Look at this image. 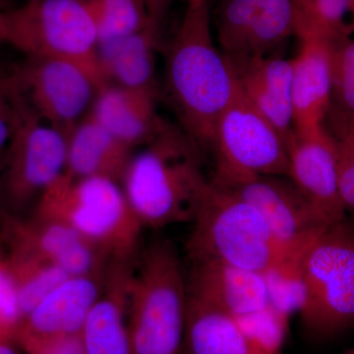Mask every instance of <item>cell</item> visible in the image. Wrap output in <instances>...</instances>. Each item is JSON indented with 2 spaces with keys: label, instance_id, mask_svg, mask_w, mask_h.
Instances as JSON below:
<instances>
[{
  "label": "cell",
  "instance_id": "1",
  "mask_svg": "<svg viewBox=\"0 0 354 354\" xmlns=\"http://www.w3.org/2000/svg\"><path fill=\"white\" fill-rule=\"evenodd\" d=\"M239 92L230 60L214 43L208 0L188 4L165 50V95L178 127L200 148L211 147L216 122Z\"/></svg>",
  "mask_w": 354,
  "mask_h": 354
},
{
  "label": "cell",
  "instance_id": "2",
  "mask_svg": "<svg viewBox=\"0 0 354 354\" xmlns=\"http://www.w3.org/2000/svg\"><path fill=\"white\" fill-rule=\"evenodd\" d=\"M144 227L192 223L211 186L203 171L201 148L169 124L133 153L120 181Z\"/></svg>",
  "mask_w": 354,
  "mask_h": 354
},
{
  "label": "cell",
  "instance_id": "3",
  "mask_svg": "<svg viewBox=\"0 0 354 354\" xmlns=\"http://www.w3.org/2000/svg\"><path fill=\"white\" fill-rule=\"evenodd\" d=\"M32 216L71 227L111 262L138 256L144 227L120 183L111 179L64 172L44 191Z\"/></svg>",
  "mask_w": 354,
  "mask_h": 354
},
{
  "label": "cell",
  "instance_id": "4",
  "mask_svg": "<svg viewBox=\"0 0 354 354\" xmlns=\"http://www.w3.org/2000/svg\"><path fill=\"white\" fill-rule=\"evenodd\" d=\"M187 278L169 241L147 246L133 264L127 320L133 354H183Z\"/></svg>",
  "mask_w": 354,
  "mask_h": 354
},
{
  "label": "cell",
  "instance_id": "5",
  "mask_svg": "<svg viewBox=\"0 0 354 354\" xmlns=\"http://www.w3.org/2000/svg\"><path fill=\"white\" fill-rule=\"evenodd\" d=\"M191 223L187 252L192 263L209 261L265 274L301 249L281 244L257 209L212 183Z\"/></svg>",
  "mask_w": 354,
  "mask_h": 354
},
{
  "label": "cell",
  "instance_id": "6",
  "mask_svg": "<svg viewBox=\"0 0 354 354\" xmlns=\"http://www.w3.org/2000/svg\"><path fill=\"white\" fill-rule=\"evenodd\" d=\"M0 37L26 57L67 60L82 67L99 88L97 36L82 0H27L0 11Z\"/></svg>",
  "mask_w": 354,
  "mask_h": 354
},
{
  "label": "cell",
  "instance_id": "7",
  "mask_svg": "<svg viewBox=\"0 0 354 354\" xmlns=\"http://www.w3.org/2000/svg\"><path fill=\"white\" fill-rule=\"evenodd\" d=\"M304 299L299 310L310 334L328 337L354 325V225L324 230L302 256Z\"/></svg>",
  "mask_w": 354,
  "mask_h": 354
},
{
  "label": "cell",
  "instance_id": "8",
  "mask_svg": "<svg viewBox=\"0 0 354 354\" xmlns=\"http://www.w3.org/2000/svg\"><path fill=\"white\" fill-rule=\"evenodd\" d=\"M18 97L19 118L4 153L0 193L7 214L23 216L65 171L67 136L39 120Z\"/></svg>",
  "mask_w": 354,
  "mask_h": 354
},
{
  "label": "cell",
  "instance_id": "9",
  "mask_svg": "<svg viewBox=\"0 0 354 354\" xmlns=\"http://www.w3.org/2000/svg\"><path fill=\"white\" fill-rule=\"evenodd\" d=\"M211 147L216 153L213 178L288 176L285 138L241 90L216 122Z\"/></svg>",
  "mask_w": 354,
  "mask_h": 354
},
{
  "label": "cell",
  "instance_id": "10",
  "mask_svg": "<svg viewBox=\"0 0 354 354\" xmlns=\"http://www.w3.org/2000/svg\"><path fill=\"white\" fill-rule=\"evenodd\" d=\"M10 76L32 113L65 136L87 115L100 90L82 67L67 60L26 57Z\"/></svg>",
  "mask_w": 354,
  "mask_h": 354
},
{
  "label": "cell",
  "instance_id": "11",
  "mask_svg": "<svg viewBox=\"0 0 354 354\" xmlns=\"http://www.w3.org/2000/svg\"><path fill=\"white\" fill-rule=\"evenodd\" d=\"M214 22L230 59L270 55L295 36L297 0H220Z\"/></svg>",
  "mask_w": 354,
  "mask_h": 354
},
{
  "label": "cell",
  "instance_id": "12",
  "mask_svg": "<svg viewBox=\"0 0 354 354\" xmlns=\"http://www.w3.org/2000/svg\"><path fill=\"white\" fill-rule=\"evenodd\" d=\"M211 183L253 206L276 239L293 250L308 245L330 227L288 176L227 177Z\"/></svg>",
  "mask_w": 354,
  "mask_h": 354
},
{
  "label": "cell",
  "instance_id": "13",
  "mask_svg": "<svg viewBox=\"0 0 354 354\" xmlns=\"http://www.w3.org/2000/svg\"><path fill=\"white\" fill-rule=\"evenodd\" d=\"M0 239L29 249L71 277L102 274L111 264L78 232L55 221L7 214Z\"/></svg>",
  "mask_w": 354,
  "mask_h": 354
},
{
  "label": "cell",
  "instance_id": "14",
  "mask_svg": "<svg viewBox=\"0 0 354 354\" xmlns=\"http://www.w3.org/2000/svg\"><path fill=\"white\" fill-rule=\"evenodd\" d=\"M288 177L327 225L346 220L339 192L334 140L325 125L315 134L293 132L286 141Z\"/></svg>",
  "mask_w": 354,
  "mask_h": 354
},
{
  "label": "cell",
  "instance_id": "15",
  "mask_svg": "<svg viewBox=\"0 0 354 354\" xmlns=\"http://www.w3.org/2000/svg\"><path fill=\"white\" fill-rule=\"evenodd\" d=\"M300 48L291 60L293 132L315 134L325 124L332 102V41L319 35L298 34Z\"/></svg>",
  "mask_w": 354,
  "mask_h": 354
},
{
  "label": "cell",
  "instance_id": "16",
  "mask_svg": "<svg viewBox=\"0 0 354 354\" xmlns=\"http://www.w3.org/2000/svg\"><path fill=\"white\" fill-rule=\"evenodd\" d=\"M241 94L286 141L293 133L291 60L274 55L230 59Z\"/></svg>",
  "mask_w": 354,
  "mask_h": 354
},
{
  "label": "cell",
  "instance_id": "17",
  "mask_svg": "<svg viewBox=\"0 0 354 354\" xmlns=\"http://www.w3.org/2000/svg\"><path fill=\"white\" fill-rule=\"evenodd\" d=\"M134 261H113L109 265L101 297L80 332L86 354H133L127 307Z\"/></svg>",
  "mask_w": 354,
  "mask_h": 354
},
{
  "label": "cell",
  "instance_id": "18",
  "mask_svg": "<svg viewBox=\"0 0 354 354\" xmlns=\"http://www.w3.org/2000/svg\"><path fill=\"white\" fill-rule=\"evenodd\" d=\"M158 94L106 85L97 91L88 114L133 149L157 138L169 123L158 115Z\"/></svg>",
  "mask_w": 354,
  "mask_h": 354
},
{
  "label": "cell",
  "instance_id": "19",
  "mask_svg": "<svg viewBox=\"0 0 354 354\" xmlns=\"http://www.w3.org/2000/svg\"><path fill=\"white\" fill-rule=\"evenodd\" d=\"M106 274V272L64 279L26 316L17 335L80 334L88 313L101 297Z\"/></svg>",
  "mask_w": 354,
  "mask_h": 354
},
{
  "label": "cell",
  "instance_id": "20",
  "mask_svg": "<svg viewBox=\"0 0 354 354\" xmlns=\"http://www.w3.org/2000/svg\"><path fill=\"white\" fill-rule=\"evenodd\" d=\"M187 290L235 317L270 304L263 274L218 262L192 263Z\"/></svg>",
  "mask_w": 354,
  "mask_h": 354
},
{
  "label": "cell",
  "instance_id": "21",
  "mask_svg": "<svg viewBox=\"0 0 354 354\" xmlns=\"http://www.w3.org/2000/svg\"><path fill=\"white\" fill-rule=\"evenodd\" d=\"M158 27L97 43V58L104 86L148 91L158 95L156 51Z\"/></svg>",
  "mask_w": 354,
  "mask_h": 354
},
{
  "label": "cell",
  "instance_id": "22",
  "mask_svg": "<svg viewBox=\"0 0 354 354\" xmlns=\"http://www.w3.org/2000/svg\"><path fill=\"white\" fill-rule=\"evenodd\" d=\"M135 149L87 114L67 136L65 174L104 177L120 183Z\"/></svg>",
  "mask_w": 354,
  "mask_h": 354
},
{
  "label": "cell",
  "instance_id": "23",
  "mask_svg": "<svg viewBox=\"0 0 354 354\" xmlns=\"http://www.w3.org/2000/svg\"><path fill=\"white\" fill-rule=\"evenodd\" d=\"M183 354H272L242 330L232 314L188 291Z\"/></svg>",
  "mask_w": 354,
  "mask_h": 354
},
{
  "label": "cell",
  "instance_id": "24",
  "mask_svg": "<svg viewBox=\"0 0 354 354\" xmlns=\"http://www.w3.org/2000/svg\"><path fill=\"white\" fill-rule=\"evenodd\" d=\"M0 244L6 250L17 283L21 311L24 320L46 295L71 276L25 247L2 241H0Z\"/></svg>",
  "mask_w": 354,
  "mask_h": 354
},
{
  "label": "cell",
  "instance_id": "25",
  "mask_svg": "<svg viewBox=\"0 0 354 354\" xmlns=\"http://www.w3.org/2000/svg\"><path fill=\"white\" fill-rule=\"evenodd\" d=\"M82 1L94 22L97 43L134 34L155 25L149 14L146 0Z\"/></svg>",
  "mask_w": 354,
  "mask_h": 354
},
{
  "label": "cell",
  "instance_id": "26",
  "mask_svg": "<svg viewBox=\"0 0 354 354\" xmlns=\"http://www.w3.org/2000/svg\"><path fill=\"white\" fill-rule=\"evenodd\" d=\"M307 246L290 253L263 274L269 293L270 304L288 316L299 312L304 304L302 256Z\"/></svg>",
  "mask_w": 354,
  "mask_h": 354
},
{
  "label": "cell",
  "instance_id": "27",
  "mask_svg": "<svg viewBox=\"0 0 354 354\" xmlns=\"http://www.w3.org/2000/svg\"><path fill=\"white\" fill-rule=\"evenodd\" d=\"M349 0H297V32H307L335 39L351 35Z\"/></svg>",
  "mask_w": 354,
  "mask_h": 354
},
{
  "label": "cell",
  "instance_id": "28",
  "mask_svg": "<svg viewBox=\"0 0 354 354\" xmlns=\"http://www.w3.org/2000/svg\"><path fill=\"white\" fill-rule=\"evenodd\" d=\"M327 118L332 130L326 129L334 140L342 203L346 214L354 216V118L333 111L328 113Z\"/></svg>",
  "mask_w": 354,
  "mask_h": 354
},
{
  "label": "cell",
  "instance_id": "29",
  "mask_svg": "<svg viewBox=\"0 0 354 354\" xmlns=\"http://www.w3.org/2000/svg\"><path fill=\"white\" fill-rule=\"evenodd\" d=\"M332 81L329 111L354 118V39L351 35L332 41Z\"/></svg>",
  "mask_w": 354,
  "mask_h": 354
},
{
  "label": "cell",
  "instance_id": "30",
  "mask_svg": "<svg viewBox=\"0 0 354 354\" xmlns=\"http://www.w3.org/2000/svg\"><path fill=\"white\" fill-rule=\"evenodd\" d=\"M235 318L244 333L260 348L272 354H281L290 316L268 304L264 308Z\"/></svg>",
  "mask_w": 354,
  "mask_h": 354
},
{
  "label": "cell",
  "instance_id": "31",
  "mask_svg": "<svg viewBox=\"0 0 354 354\" xmlns=\"http://www.w3.org/2000/svg\"><path fill=\"white\" fill-rule=\"evenodd\" d=\"M22 321L17 283L0 244V342H15Z\"/></svg>",
  "mask_w": 354,
  "mask_h": 354
},
{
  "label": "cell",
  "instance_id": "32",
  "mask_svg": "<svg viewBox=\"0 0 354 354\" xmlns=\"http://www.w3.org/2000/svg\"><path fill=\"white\" fill-rule=\"evenodd\" d=\"M15 344L25 354H86L80 334L18 335Z\"/></svg>",
  "mask_w": 354,
  "mask_h": 354
},
{
  "label": "cell",
  "instance_id": "33",
  "mask_svg": "<svg viewBox=\"0 0 354 354\" xmlns=\"http://www.w3.org/2000/svg\"><path fill=\"white\" fill-rule=\"evenodd\" d=\"M19 118V97L10 73H0V156L6 153Z\"/></svg>",
  "mask_w": 354,
  "mask_h": 354
},
{
  "label": "cell",
  "instance_id": "34",
  "mask_svg": "<svg viewBox=\"0 0 354 354\" xmlns=\"http://www.w3.org/2000/svg\"><path fill=\"white\" fill-rule=\"evenodd\" d=\"M171 1L172 0H146L151 19L158 27H160V22L164 19Z\"/></svg>",
  "mask_w": 354,
  "mask_h": 354
},
{
  "label": "cell",
  "instance_id": "35",
  "mask_svg": "<svg viewBox=\"0 0 354 354\" xmlns=\"http://www.w3.org/2000/svg\"><path fill=\"white\" fill-rule=\"evenodd\" d=\"M15 342H0V354H20Z\"/></svg>",
  "mask_w": 354,
  "mask_h": 354
},
{
  "label": "cell",
  "instance_id": "36",
  "mask_svg": "<svg viewBox=\"0 0 354 354\" xmlns=\"http://www.w3.org/2000/svg\"><path fill=\"white\" fill-rule=\"evenodd\" d=\"M4 153L0 156V176H1L2 167H3ZM7 215L6 208H4L3 202H2L1 193H0V227H1L2 223Z\"/></svg>",
  "mask_w": 354,
  "mask_h": 354
},
{
  "label": "cell",
  "instance_id": "37",
  "mask_svg": "<svg viewBox=\"0 0 354 354\" xmlns=\"http://www.w3.org/2000/svg\"><path fill=\"white\" fill-rule=\"evenodd\" d=\"M348 16H349V29L353 34L354 32V0H349Z\"/></svg>",
  "mask_w": 354,
  "mask_h": 354
},
{
  "label": "cell",
  "instance_id": "38",
  "mask_svg": "<svg viewBox=\"0 0 354 354\" xmlns=\"http://www.w3.org/2000/svg\"><path fill=\"white\" fill-rule=\"evenodd\" d=\"M16 6L15 0H0V11L8 10Z\"/></svg>",
  "mask_w": 354,
  "mask_h": 354
},
{
  "label": "cell",
  "instance_id": "39",
  "mask_svg": "<svg viewBox=\"0 0 354 354\" xmlns=\"http://www.w3.org/2000/svg\"><path fill=\"white\" fill-rule=\"evenodd\" d=\"M203 1V0H186V2H187L188 4L193 3V2H199Z\"/></svg>",
  "mask_w": 354,
  "mask_h": 354
},
{
  "label": "cell",
  "instance_id": "40",
  "mask_svg": "<svg viewBox=\"0 0 354 354\" xmlns=\"http://www.w3.org/2000/svg\"><path fill=\"white\" fill-rule=\"evenodd\" d=\"M344 354H354V348L351 349V351H348V353Z\"/></svg>",
  "mask_w": 354,
  "mask_h": 354
},
{
  "label": "cell",
  "instance_id": "41",
  "mask_svg": "<svg viewBox=\"0 0 354 354\" xmlns=\"http://www.w3.org/2000/svg\"><path fill=\"white\" fill-rule=\"evenodd\" d=\"M1 44H3V41H2L1 37H0V46H1Z\"/></svg>",
  "mask_w": 354,
  "mask_h": 354
}]
</instances>
